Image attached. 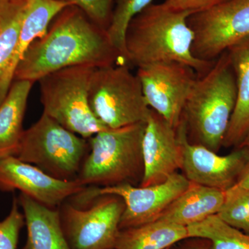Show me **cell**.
Here are the masks:
<instances>
[{
  "mask_svg": "<svg viewBox=\"0 0 249 249\" xmlns=\"http://www.w3.org/2000/svg\"><path fill=\"white\" fill-rule=\"evenodd\" d=\"M242 146L245 147L247 149V163H246L245 168H244L243 172H242L238 181L235 185L249 189V137L246 139L245 142L242 143L240 147Z\"/></svg>",
  "mask_w": 249,
  "mask_h": 249,
  "instance_id": "f1b7e54d",
  "label": "cell"
},
{
  "mask_svg": "<svg viewBox=\"0 0 249 249\" xmlns=\"http://www.w3.org/2000/svg\"><path fill=\"white\" fill-rule=\"evenodd\" d=\"M187 237V227L157 220L120 229L114 249H167Z\"/></svg>",
  "mask_w": 249,
  "mask_h": 249,
  "instance_id": "ffe728a7",
  "label": "cell"
},
{
  "mask_svg": "<svg viewBox=\"0 0 249 249\" xmlns=\"http://www.w3.org/2000/svg\"><path fill=\"white\" fill-rule=\"evenodd\" d=\"M194 33L192 53L214 61L221 54L249 37V0H227L188 18Z\"/></svg>",
  "mask_w": 249,
  "mask_h": 249,
  "instance_id": "ba28073f",
  "label": "cell"
},
{
  "mask_svg": "<svg viewBox=\"0 0 249 249\" xmlns=\"http://www.w3.org/2000/svg\"><path fill=\"white\" fill-rule=\"evenodd\" d=\"M218 217L231 227L249 234V189L235 185L225 191Z\"/></svg>",
  "mask_w": 249,
  "mask_h": 249,
  "instance_id": "cb8c5ba5",
  "label": "cell"
},
{
  "mask_svg": "<svg viewBox=\"0 0 249 249\" xmlns=\"http://www.w3.org/2000/svg\"><path fill=\"white\" fill-rule=\"evenodd\" d=\"M169 249V248H168V249Z\"/></svg>",
  "mask_w": 249,
  "mask_h": 249,
  "instance_id": "4dcf8cb0",
  "label": "cell"
},
{
  "mask_svg": "<svg viewBox=\"0 0 249 249\" xmlns=\"http://www.w3.org/2000/svg\"><path fill=\"white\" fill-rule=\"evenodd\" d=\"M237 98L235 72L227 51L197 77L183 107L187 139L215 152L223 146Z\"/></svg>",
  "mask_w": 249,
  "mask_h": 249,
  "instance_id": "3957f363",
  "label": "cell"
},
{
  "mask_svg": "<svg viewBox=\"0 0 249 249\" xmlns=\"http://www.w3.org/2000/svg\"><path fill=\"white\" fill-rule=\"evenodd\" d=\"M70 6L58 0H26L25 11L19 31L17 48L9 67L0 81V105L14 81L16 67L31 44L47 34L51 24Z\"/></svg>",
  "mask_w": 249,
  "mask_h": 249,
  "instance_id": "9a60e30c",
  "label": "cell"
},
{
  "mask_svg": "<svg viewBox=\"0 0 249 249\" xmlns=\"http://www.w3.org/2000/svg\"><path fill=\"white\" fill-rule=\"evenodd\" d=\"M96 68L88 65L67 67L37 81L44 114L86 139L107 129L96 119L89 106L90 80Z\"/></svg>",
  "mask_w": 249,
  "mask_h": 249,
  "instance_id": "5b68a950",
  "label": "cell"
},
{
  "mask_svg": "<svg viewBox=\"0 0 249 249\" xmlns=\"http://www.w3.org/2000/svg\"><path fill=\"white\" fill-rule=\"evenodd\" d=\"M227 0H165L164 4L172 9L195 13L202 11Z\"/></svg>",
  "mask_w": 249,
  "mask_h": 249,
  "instance_id": "4316f807",
  "label": "cell"
},
{
  "mask_svg": "<svg viewBox=\"0 0 249 249\" xmlns=\"http://www.w3.org/2000/svg\"><path fill=\"white\" fill-rule=\"evenodd\" d=\"M187 229L189 237L209 240L211 249H249V234L231 227L217 214Z\"/></svg>",
  "mask_w": 249,
  "mask_h": 249,
  "instance_id": "7402d4cb",
  "label": "cell"
},
{
  "mask_svg": "<svg viewBox=\"0 0 249 249\" xmlns=\"http://www.w3.org/2000/svg\"><path fill=\"white\" fill-rule=\"evenodd\" d=\"M152 1L153 0H115V6L113 9L112 17L107 34L111 44L119 51L127 65L124 45V37L127 27L136 16L152 4Z\"/></svg>",
  "mask_w": 249,
  "mask_h": 249,
  "instance_id": "603a6c76",
  "label": "cell"
},
{
  "mask_svg": "<svg viewBox=\"0 0 249 249\" xmlns=\"http://www.w3.org/2000/svg\"><path fill=\"white\" fill-rule=\"evenodd\" d=\"M177 132L181 144V170L190 182L222 191L235 186L247 163L245 147H237L227 155H219L203 145L188 142L181 120Z\"/></svg>",
  "mask_w": 249,
  "mask_h": 249,
  "instance_id": "7c38bea8",
  "label": "cell"
},
{
  "mask_svg": "<svg viewBox=\"0 0 249 249\" xmlns=\"http://www.w3.org/2000/svg\"><path fill=\"white\" fill-rule=\"evenodd\" d=\"M117 64L127 63L111 44L107 31L90 20L79 8L70 5L55 18L47 34L31 44L16 67L14 81L34 83L67 67L98 68Z\"/></svg>",
  "mask_w": 249,
  "mask_h": 249,
  "instance_id": "6da1fadb",
  "label": "cell"
},
{
  "mask_svg": "<svg viewBox=\"0 0 249 249\" xmlns=\"http://www.w3.org/2000/svg\"><path fill=\"white\" fill-rule=\"evenodd\" d=\"M224 198L225 191L191 182L157 220L188 227L217 214Z\"/></svg>",
  "mask_w": 249,
  "mask_h": 249,
  "instance_id": "e0dca14e",
  "label": "cell"
},
{
  "mask_svg": "<svg viewBox=\"0 0 249 249\" xmlns=\"http://www.w3.org/2000/svg\"><path fill=\"white\" fill-rule=\"evenodd\" d=\"M27 227L23 249H71L62 229L60 211L20 193L18 199Z\"/></svg>",
  "mask_w": 249,
  "mask_h": 249,
  "instance_id": "2e32d148",
  "label": "cell"
},
{
  "mask_svg": "<svg viewBox=\"0 0 249 249\" xmlns=\"http://www.w3.org/2000/svg\"><path fill=\"white\" fill-rule=\"evenodd\" d=\"M33 85L34 83L28 80H14L0 105V160L17 155Z\"/></svg>",
  "mask_w": 249,
  "mask_h": 249,
  "instance_id": "d6986e66",
  "label": "cell"
},
{
  "mask_svg": "<svg viewBox=\"0 0 249 249\" xmlns=\"http://www.w3.org/2000/svg\"><path fill=\"white\" fill-rule=\"evenodd\" d=\"M78 180L54 178L36 165L11 156L0 160V191H19L40 204L55 209L86 189Z\"/></svg>",
  "mask_w": 249,
  "mask_h": 249,
  "instance_id": "4fadbf2b",
  "label": "cell"
},
{
  "mask_svg": "<svg viewBox=\"0 0 249 249\" xmlns=\"http://www.w3.org/2000/svg\"><path fill=\"white\" fill-rule=\"evenodd\" d=\"M89 151L88 139L42 113L36 124L24 129L16 157L54 178L73 181Z\"/></svg>",
  "mask_w": 249,
  "mask_h": 249,
  "instance_id": "8992f818",
  "label": "cell"
},
{
  "mask_svg": "<svg viewBox=\"0 0 249 249\" xmlns=\"http://www.w3.org/2000/svg\"><path fill=\"white\" fill-rule=\"evenodd\" d=\"M144 175L140 186L164 182L181 170V148L177 129L156 111H150L142 142Z\"/></svg>",
  "mask_w": 249,
  "mask_h": 249,
  "instance_id": "5bb4252c",
  "label": "cell"
},
{
  "mask_svg": "<svg viewBox=\"0 0 249 249\" xmlns=\"http://www.w3.org/2000/svg\"><path fill=\"white\" fill-rule=\"evenodd\" d=\"M145 123L107 128L88 139L89 151L77 180L85 186H140L144 175L142 142Z\"/></svg>",
  "mask_w": 249,
  "mask_h": 249,
  "instance_id": "277c9868",
  "label": "cell"
},
{
  "mask_svg": "<svg viewBox=\"0 0 249 249\" xmlns=\"http://www.w3.org/2000/svg\"><path fill=\"white\" fill-rule=\"evenodd\" d=\"M89 203L84 208L62 206L60 219L69 245L71 249H114L124 210V200L115 195H104Z\"/></svg>",
  "mask_w": 249,
  "mask_h": 249,
  "instance_id": "9c48e42d",
  "label": "cell"
},
{
  "mask_svg": "<svg viewBox=\"0 0 249 249\" xmlns=\"http://www.w3.org/2000/svg\"><path fill=\"white\" fill-rule=\"evenodd\" d=\"M190 183L183 174L177 172L164 182L158 184L142 187L124 183L103 188L91 186L90 189L87 187L75 197L76 203L84 205L100 196H120L124 201V210L119 228L124 229L157 220L168 206L186 191Z\"/></svg>",
  "mask_w": 249,
  "mask_h": 249,
  "instance_id": "30bf717a",
  "label": "cell"
},
{
  "mask_svg": "<svg viewBox=\"0 0 249 249\" xmlns=\"http://www.w3.org/2000/svg\"><path fill=\"white\" fill-rule=\"evenodd\" d=\"M169 249H211V242L207 239L189 237L175 244Z\"/></svg>",
  "mask_w": 249,
  "mask_h": 249,
  "instance_id": "83f0119b",
  "label": "cell"
},
{
  "mask_svg": "<svg viewBox=\"0 0 249 249\" xmlns=\"http://www.w3.org/2000/svg\"><path fill=\"white\" fill-rule=\"evenodd\" d=\"M150 109L175 129L197 74L189 65L176 61L157 62L139 67L137 73Z\"/></svg>",
  "mask_w": 249,
  "mask_h": 249,
  "instance_id": "8fae6325",
  "label": "cell"
},
{
  "mask_svg": "<svg viewBox=\"0 0 249 249\" xmlns=\"http://www.w3.org/2000/svg\"><path fill=\"white\" fill-rule=\"evenodd\" d=\"M24 226V214L19 211L18 199L14 198L9 214L0 221V249H17L19 232Z\"/></svg>",
  "mask_w": 249,
  "mask_h": 249,
  "instance_id": "484cf974",
  "label": "cell"
},
{
  "mask_svg": "<svg viewBox=\"0 0 249 249\" xmlns=\"http://www.w3.org/2000/svg\"><path fill=\"white\" fill-rule=\"evenodd\" d=\"M89 103L96 119L110 129L146 122L151 111L139 77L127 64L95 69L90 80Z\"/></svg>",
  "mask_w": 249,
  "mask_h": 249,
  "instance_id": "52a82bcc",
  "label": "cell"
},
{
  "mask_svg": "<svg viewBox=\"0 0 249 249\" xmlns=\"http://www.w3.org/2000/svg\"><path fill=\"white\" fill-rule=\"evenodd\" d=\"M74 5L84 13L90 20L107 31L110 24L114 0H58Z\"/></svg>",
  "mask_w": 249,
  "mask_h": 249,
  "instance_id": "d4e9b609",
  "label": "cell"
},
{
  "mask_svg": "<svg viewBox=\"0 0 249 249\" xmlns=\"http://www.w3.org/2000/svg\"><path fill=\"white\" fill-rule=\"evenodd\" d=\"M227 52L235 72L237 98L223 146L237 148L249 137V37Z\"/></svg>",
  "mask_w": 249,
  "mask_h": 249,
  "instance_id": "ac0fdd59",
  "label": "cell"
},
{
  "mask_svg": "<svg viewBox=\"0 0 249 249\" xmlns=\"http://www.w3.org/2000/svg\"><path fill=\"white\" fill-rule=\"evenodd\" d=\"M26 0H8L0 4V81L17 48Z\"/></svg>",
  "mask_w": 249,
  "mask_h": 249,
  "instance_id": "44dd1931",
  "label": "cell"
},
{
  "mask_svg": "<svg viewBox=\"0 0 249 249\" xmlns=\"http://www.w3.org/2000/svg\"><path fill=\"white\" fill-rule=\"evenodd\" d=\"M191 11L152 4L129 22L124 37L127 61L138 67L157 62L176 61L191 66L204 76L214 61L196 58L192 53L194 33L188 26Z\"/></svg>",
  "mask_w": 249,
  "mask_h": 249,
  "instance_id": "7a4b0ae2",
  "label": "cell"
},
{
  "mask_svg": "<svg viewBox=\"0 0 249 249\" xmlns=\"http://www.w3.org/2000/svg\"><path fill=\"white\" fill-rule=\"evenodd\" d=\"M8 1V0H0V4L2 2H4V1Z\"/></svg>",
  "mask_w": 249,
  "mask_h": 249,
  "instance_id": "f546056e",
  "label": "cell"
}]
</instances>
